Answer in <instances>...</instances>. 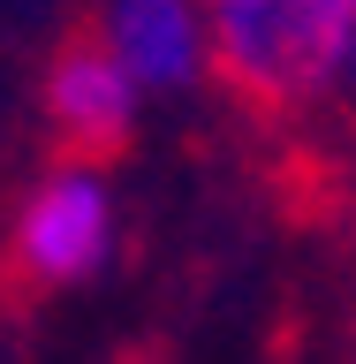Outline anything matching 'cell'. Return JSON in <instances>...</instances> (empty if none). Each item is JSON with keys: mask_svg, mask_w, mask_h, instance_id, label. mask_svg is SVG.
Returning a JSON list of instances; mask_svg holds the SVG:
<instances>
[{"mask_svg": "<svg viewBox=\"0 0 356 364\" xmlns=\"http://www.w3.org/2000/svg\"><path fill=\"white\" fill-rule=\"evenodd\" d=\"M212 84L273 122H326L356 68V0H198Z\"/></svg>", "mask_w": 356, "mask_h": 364, "instance_id": "1", "label": "cell"}, {"mask_svg": "<svg viewBox=\"0 0 356 364\" xmlns=\"http://www.w3.org/2000/svg\"><path fill=\"white\" fill-rule=\"evenodd\" d=\"M122 250V198H114L107 159L61 152L31 175V190L8 213V266L31 289H84Z\"/></svg>", "mask_w": 356, "mask_h": 364, "instance_id": "2", "label": "cell"}, {"mask_svg": "<svg viewBox=\"0 0 356 364\" xmlns=\"http://www.w3.org/2000/svg\"><path fill=\"white\" fill-rule=\"evenodd\" d=\"M84 31L114 53V68L136 84L144 107L212 84V38H205L198 0H91Z\"/></svg>", "mask_w": 356, "mask_h": 364, "instance_id": "3", "label": "cell"}, {"mask_svg": "<svg viewBox=\"0 0 356 364\" xmlns=\"http://www.w3.org/2000/svg\"><path fill=\"white\" fill-rule=\"evenodd\" d=\"M38 107H45V129L61 136V152H84V159H107L122 136L136 129V84L114 68V53L91 31L61 38L45 53V76H38Z\"/></svg>", "mask_w": 356, "mask_h": 364, "instance_id": "4", "label": "cell"}]
</instances>
